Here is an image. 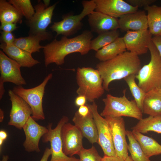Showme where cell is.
Returning a JSON list of instances; mask_svg holds the SVG:
<instances>
[{"label": "cell", "mask_w": 161, "mask_h": 161, "mask_svg": "<svg viewBox=\"0 0 161 161\" xmlns=\"http://www.w3.org/2000/svg\"><path fill=\"white\" fill-rule=\"evenodd\" d=\"M93 35L91 31H84L80 34L71 38L63 36L60 40L55 39L44 46L45 66L52 63L61 65L64 63L68 55L78 52L81 55L87 54L90 50V44Z\"/></svg>", "instance_id": "obj_1"}, {"label": "cell", "mask_w": 161, "mask_h": 161, "mask_svg": "<svg viewBox=\"0 0 161 161\" xmlns=\"http://www.w3.org/2000/svg\"><path fill=\"white\" fill-rule=\"evenodd\" d=\"M96 67L103 80L104 89L108 91L112 81L136 75L141 67V62L138 55L126 51L110 60L100 61Z\"/></svg>", "instance_id": "obj_2"}, {"label": "cell", "mask_w": 161, "mask_h": 161, "mask_svg": "<svg viewBox=\"0 0 161 161\" xmlns=\"http://www.w3.org/2000/svg\"><path fill=\"white\" fill-rule=\"evenodd\" d=\"M76 78L78 86L76 93L85 96L88 101L92 103L104 94L105 90L103 80L97 69L90 67H78Z\"/></svg>", "instance_id": "obj_3"}, {"label": "cell", "mask_w": 161, "mask_h": 161, "mask_svg": "<svg viewBox=\"0 0 161 161\" xmlns=\"http://www.w3.org/2000/svg\"><path fill=\"white\" fill-rule=\"evenodd\" d=\"M148 50L151 57L149 62L141 67L135 75L138 86L145 93L161 88V56L152 41Z\"/></svg>", "instance_id": "obj_4"}, {"label": "cell", "mask_w": 161, "mask_h": 161, "mask_svg": "<svg viewBox=\"0 0 161 161\" xmlns=\"http://www.w3.org/2000/svg\"><path fill=\"white\" fill-rule=\"evenodd\" d=\"M126 90L123 91L122 97H115L108 94L103 99L104 108L100 114L102 117H112L125 116L139 120L142 119L143 112L135 100H129L126 95Z\"/></svg>", "instance_id": "obj_5"}, {"label": "cell", "mask_w": 161, "mask_h": 161, "mask_svg": "<svg viewBox=\"0 0 161 161\" xmlns=\"http://www.w3.org/2000/svg\"><path fill=\"white\" fill-rule=\"evenodd\" d=\"M52 77V74H49L40 84L32 88L26 89L21 86H17L13 88V92L24 99L30 106L32 112L31 117L35 120L45 119L43 98L45 86Z\"/></svg>", "instance_id": "obj_6"}, {"label": "cell", "mask_w": 161, "mask_h": 161, "mask_svg": "<svg viewBox=\"0 0 161 161\" xmlns=\"http://www.w3.org/2000/svg\"><path fill=\"white\" fill-rule=\"evenodd\" d=\"M82 4L83 9L79 14H68L63 16L62 20L53 23L50 28L52 31L56 33V36L60 35L66 37L70 36L81 28L82 20L94 11L96 7L94 0H83Z\"/></svg>", "instance_id": "obj_7"}, {"label": "cell", "mask_w": 161, "mask_h": 161, "mask_svg": "<svg viewBox=\"0 0 161 161\" xmlns=\"http://www.w3.org/2000/svg\"><path fill=\"white\" fill-rule=\"evenodd\" d=\"M68 120L67 116H63L54 129L52 128V123H49L47 127L48 131L42 137L44 143H50L51 157L50 161H80L79 159L66 156L63 151L61 131L63 125Z\"/></svg>", "instance_id": "obj_8"}, {"label": "cell", "mask_w": 161, "mask_h": 161, "mask_svg": "<svg viewBox=\"0 0 161 161\" xmlns=\"http://www.w3.org/2000/svg\"><path fill=\"white\" fill-rule=\"evenodd\" d=\"M87 104L92 113L96 126L98 136L97 143L101 148L104 155L116 156L111 131L108 122L98 113L97 106L95 102L91 104Z\"/></svg>", "instance_id": "obj_9"}, {"label": "cell", "mask_w": 161, "mask_h": 161, "mask_svg": "<svg viewBox=\"0 0 161 161\" xmlns=\"http://www.w3.org/2000/svg\"><path fill=\"white\" fill-rule=\"evenodd\" d=\"M8 94L12 104L8 124L21 129L32 114V109L27 103L12 90H9Z\"/></svg>", "instance_id": "obj_10"}, {"label": "cell", "mask_w": 161, "mask_h": 161, "mask_svg": "<svg viewBox=\"0 0 161 161\" xmlns=\"http://www.w3.org/2000/svg\"><path fill=\"white\" fill-rule=\"evenodd\" d=\"M104 117L111 128L116 156L125 160L129 155L124 119L122 117L107 116Z\"/></svg>", "instance_id": "obj_11"}, {"label": "cell", "mask_w": 161, "mask_h": 161, "mask_svg": "<svg viewBox=\"0 0 161 161\" xmlns=\"http://www.w3.org/2000/svg\"><path fill=\"white\" fill-rule=\"evenodd\" d=\"M61 137L64 154L70 157L78 155L83 147V137L77 127L70 123H65L61 129Z\"/></svg>", "instance_id": "obj_12"}, {"label": "cell", "mask_w": 161, "mask_h": 161, "mask_svg": "<svg viewBox=\"0 0 161 161\" xmlns=\"http://www.w3.org/2000/svg\"><path fill=\"white\" fill-rule=\"evenodd\" d=\"M56 3L46 8L43 3L38 0L34 6L35 13L32 19L26 23L30 28L29 35L36 34L46 32V29L51 22Z\"/></svg>", "instance_id": "obj_13"}, {"label": "cell", "mask_w": 161, "mask_h": 161, "mask_svg": "<svg viewBox=\"0 0 161 161\" xmlns=\"http://www.w3.org/2000/svg\"><path fill=\"white\" fill-rule=\"evenodd\" d=\"M126 32L123 37L126 50L137 55L146 53L152 37L149 30Z\"/></svg>", "instance_id": "obj_14"}, {"label": "cell", "mask_w": 161, "mask_h": 161, "mask_svg": "<svg viewBox=\"0 0 161 161\" xmlns=\"http://www.w3.org/2000/svg\"><path fill=\"white\" fill-rule=\"evenodd\" d=\"M21 66L15 61L0 50V80L4 82H9L17 86L26 84L20 70Z\"/></svg>", "instance_id": "obj_15"}, {"label": "cell", "mask_w": 161, "mask_h": 161, "mask_svg": "<svg viewBox=\"0 0 161 161\" xmlns=\"http://www.w3.org/2000/svg\"><path fill=\"white\" fill-rule=\"evenodd\" d=\"M25 139L23 145L28 152L40 151L39 144L41 138L48 131L47 127L39 124L31 116L23 127Z\"/></svg>", "instance_id": "obj_16"}, {"label": "cell", "mask_w": 161, "mask_h": 161, "mask_svg": "<svg viewBox=\"0 0 161 161\" xmlns=\"http://www.w3.org/2000/svg\"><path fill=\"white\" fill-rule=\"evenodd\" d=\"M95 10L117 18L127 14L135 12L138 7L130 5L123 0H94Z\"/></svg>", "instance_id": "obj_17"}, {"label": "cell", "mask_w": 161, "mask_h": 161, "mask_svg": "<svg viewBox=\"0 0 161 161\" xmlns=\"http://www.w3.org/2000/svg\"><path fill=\"white\" fill-rule=\"evenodd\" d=\"M91 30L98 34L119 29L118 19L99 12L94 11L88 16Z\"/></svg>", "instance_id": "obj_18"}, {"label": "cell", "mask_w": 161, "mask_h": 161, "mask_svg": "<svg viewBox=\"0 0 161 161\" xmlns=\"http://www.w3.org/2000/svg\"><path fill=\"white\" fill-rule=\"evenodd\" d=\"M119 28L122 30L137 31L148 28L147 16L145 11L126 14L118 19Z\"/></svg>", "instance_id": "obj_19"}, {"label": "cell", "mask_w": 161, "mask_h": 161, "mask_svg": "<svg viewBox=\"0 0 161 161\" xmlns=\"http://www.w3.org/2000/svg\"><path fill=\"white\" fill-rule=\"evenodd\" d=\"M72 120L74 125L80 130L83 137L92 144L97 143L98 136L96 126L90 110L86 116H80L78 111L74 115Z\"/></svg>", "instance_id": "obj_20"}, {"label": "cell", "mask_w": 161, "mask_h": 161, "mask_svg": "<svg viewBox=\"0 0 161 161\" xmlns=\"http://www.w3.org/2000/svg\"><path fill=\"white\" fill-rule=\"evenodd\" d=\"M2 50L10 58L15 61L21 67L30 68L40 62L34 59L31 53L15 45L2 42L0 46Z\"/></svg>", "instance_id": "obj_21"}, {"label": "cell", "mask_w": 161, "mask_h": 161, "mask_svg": "<svg viewBox=\"0 0 161 161\" xmlns=\"http://www.w3.org/2000/svg\"><path fill=\"white\" fill-rule=\"evenodd\" d=\"M52 37L49 32L36 34L29 35L28 36L16 38L13 44L19 48L32 54L40 51L44 46L40 44L41 41L49 40Z\"/></svg>", "instance_id": "obj_22"}, {"label": "cell", "mask_w": 161, "mask_h": 161, "mask_svg": "<svg viewBox=\"0 0 161 161\" xmlns=\"http://www.w3.org/2000/svg\"><path fill=\"white\" fill-rule=\"evenodd\" d=\"M142 111L143 113L150 116L161 114V89H154L145 93Z\"/></svg>", "instance_id": "obj_23"}, {"label": "cell", "mask_w": 161, "mask_h": 161, "mask_svg": "<svg viewBox=\"0 0 161 161\" xmlns=\"http://www.w3.org/2000/svg\"><path fill=\"white\" fill-rule=\"evenodd\" d=\"M126 51L123 37H119L114 41L100 49L95 57L100 61L110 60Z\"/></svg>", "instance_id": "obj_24"}, {"label": "cell", "mask_w": 161, "mask_h": 161, "mask_svg": "<svg viewBox=\"0 0 161 161\" xmlns=\"http://www.w3.org/2000/svg\"><path fill=\"white\" fill-rule=\"evenodd\" d=\"M131 131L148 157L149 158L152 156L161 154V145L156 140L137 131L132 130Z\"/></svg>", "instance_id": "obj_25"}, {"label": "cell", "mask_w": 161, "mask_h": 161, "mask_svg": "<svg viewBox=\"0 0 161 161\" xmlns=\"http://www.w3.org/2000/svg\"><path fill=\"white\" fill-rule=\"evenodd\" d=\"M147 12L149 30L154 36L161 35V7L156 5L144 7Z\"/></svg>", "instance_id": "obj_26"}, {"label": "cell", "mask_w": 161, "mask_h": 161, "mask_svg": "<svg viewBox=\"0 0 161 161\" xmlns=\"http://www.w3.org/2000/svg\"><path fill=\"white\" fill-rule=\"evenodd\" d=\"M132 129L142 134L151 131L161 134V114L154 116H149L142 118Z\"/></svg>", "instance_id": "obj_27"}, {"label": "cell", "mask_w": 161, "mask_h": 161, "mask_svg": "<svg viewBox=\"0 0 161 161\" xmlns=\"http://www.w3.org/2000/svg\"><path fill=\"white\" fill-rule=\"evenodd\" d=\"M22 16L8 1L0 0V21L1 23L16 24L22 22Z\"/></svg>", "instance_id": "obj_28"}, {"label": "cell", "mask_w": 161, "mask_h": 161, "mask_svg": "<svg viewBox=\"0 0 161 161\" xmlns=\"http://www.w3.org/2000/svg\"><path fill=\"white\" fill-rule=\"evenodd\" d=\"M118 30H114L98 34L97 37L92 40L90 44V50L96 52L112 43L119 37Z\"/></svg>", "instance_id": "obj_29"}, {"label": "cell", "mask_w": 161, "mask_h": 161, "mask_svg": "<svg viewBox=\"0 0 161 161\" xmlns=\"http://www.w3.org/2000/svg\"><path fill=\"white\" fill-rule=\"evenodd\" d=\"M126 135L129 141L128 149L132 159L134 161H151L145 155L132 131H126Z\"/></svg>", "instance_id": "obj_30"}, {"label": "cell", "mask_w": 161, "mask_h": 161, "mask_svg": "<svg viewBox=\"0 0 161 161\" xmlns=\"http://www.w3.org/2000/svg\"><path fill=\"white\" fill-rule=\"evenodd\" d=\"M135 79V75H132L126 77L124 79L128 86L138 106L142 110L145 92L137 84Z\"/></svg>", "instance_id": "obj_31"}, {"label": "cell", "mask_w": 161, "mask_h": 161, "mask_svg": "<svg viewBox=\"0 0 161 161\" xmlns=\"http://www.w3.org/2000/svg\"><path fill=\"white\" fill-rule=\"evenodd\" d=\"M25 17L27 21H30L35 13V10L30 0H9L8 1Z\"/></svg>", "instance_id": "obj_32"}, {"label": "cell", "mask_w": 161, "mask_h": 161, "mask_svg": "<svg viewBox=\"0 0 161 161\" xmlns=\"http://www.w3.org/2000/svg\"><path fill=\"white\" fill-rule=\"evenodd\" d=\"M78 155L80 161H102V159L94 146L89 149L83 147Z\"/></svg>", "instance_id": "obj_33"}, {"label": "cell", "mask_w": 161, "mask_h": 161, "mask_svg": "<svg viewBox=\"0 0 161 161\" xmlns=\"http://www.w3.org/2000/svg\"><path fill=\"white\" fill-rule=\"evenodd\" d=\"M155 0H126V1L130 5L134 7H144L148 6L155 2Z\"/></svg>", "instance_id": "obj_34"}, {"label": "cell", "mask_w": 161, "mask_h": 161, "mask_svg": "<svg viewBox=\"0 0 161 161\" xmlns=\"http://www.w3.org/2000/svg\"><path fill=\"white\" fill-rule=\"evenodd\" d=\"M1 33V38L2 41V42L7 44H13L16 38L12 32L2 31Z\"/></svg>", "instance_id": "obj_35"}, {"label": "cell", "mask_w": 161, "mask_h": 161, "mask_svg": "<svg viewBox=\"0 0 161 161\" xmlns=\"http://www.w3.org/2000/svg\"><path fill=\"white\" fill-rule=\"evenodd\" d=\"M17 28L16 24L10 23H1L0 26V30L6 32H12Z\"/></svg>", "instance_id": "obj_36"}, {"label": "cell", "mask_w": 161, "mask_h": 161, "mask_svg": "<svg viewBox=\"0 0 161 161\" xmlns=\"http://www.w3.org/2000/svg\"><path fill=\"white\" fill-rule=\"evenodd\" d=\"M151 40L161 56V35L154 36Z\"/></svg>", "instance_id": "obj_37"}, {"label": "cell", "mask_w": 161, "mask_h": 161, "mask_svg": "<svg viewBox=\"0 0 161 161\" xmlns=\"http://www.w3.org/2000/svg\"><path fill=\"white\" fill-rule=\"evenodd\" d=\"M90 109L87 104L79 107L77 111L79 114L82 117H85L89 114Z\"/></svg>", "instance_id": "obj_38"}, {"label": "cell", "mask_w": 161, "mask_h": 161, "mask_svg": "<svg viewBox=\"0 0 161 161\" xmlns=\"http://www.w3.org/2000/svg\"><path fill=\"white\" fill-rule=\"evenodd\" d=\"M87 100L86 97L83 95H78L75 101V105L78 107L84 105L86 104Z\"/></svg>", "instance_id": "obj_39"}, {"label": "cell", "mask_w": 161, "mask_h": 161, "mask_svg": "<svg viewBox=\"0 0 161 161\" xmlns=\"http://www.w3.org/2000/svg\"><path fill=\"white\" fill-rule=\"evenodd\" d=\"M102 161H125V160L117 156L109 157L104 155L102 157Z\"/></svg>", "instance_id": "obj_40"}, {"label": "cell", "mask_w": 161, "mask_h": 161, "mask_svg": "<svg viewBox=\"0 0 161 161\" xmlns=\"http://www.w3.org/2000/svg\"><path fill=\"white\" fill-rule=\"evenodd\" d=\"M51 155V151L50 148H46L40 161H48V158Z\"/></svg>", "instance_id": "obj_41"}, {"label": "cell", "mask_w": 161, "mask_h": 161, "mask_svg": "<svg viewBox=\"0 0 161 161\" xmlns=\"http://www.w3.org/2000/svg\"><path fill=\"white\" fill-rule=\"evenodd\" d=\"M7 132L4 130H1L0 131V150L2 144L4 140L7 138Z\"/></svg>", "instance_id": "obj_42"}, {"label": "cell", "mask_w": 161, "mask_h": 161, "mask_svg": "<svg viewBox=\"0 0 161 161\" xmlns=\"http://www.w3.org/2000/svg\"><path fill=\"white\" fill-rule=\"evenodd\" d=\"M4 83L3 81L0 80V99L1 100L5 92Z\"/></svg>", "instance_id": "obj_43"}, {"label": "cell", "mask_w": 161, "mask_h": 161, "mask_svg": "<svg viewBox=\"0 0 161 161\" xmlns=\"http://www.w3.org/2000/svg\"><path fill=\"white\" fill-rule=\"evenodd\" d=\"M4 118V112L3 110L0 109V122H2Z\"/></svg>", "instance_id": "obj_44"}, {"label": "cell", "mask_w": 161, "mask_h": 161, "mask_svg": "<svg viewBox=\"0 0 161 161\" xmlns=\"http://www.w3.org/2000/svg\"><path fill=\"white\" fill-rule=\"evenodd\" d=\"M43 3L44 4L45 7L46 8H47L48 7V6L49 5L50 2V0H44Z\"/></svg>", "instance_id": "obj_45"}, {"label": "cell", "mask_w": 161, "mask_h": 161, "mask_svg": "<svg viewBox=\"0 0 161 161\" xmlns=\"http://www.w3.org/2000/svg\"><path fill=\"white\" fill-rule=\"evenodd\" d=\"M9 157L7 155H3L0 161H9Z\"/></svg>", "instance_id": "obj_46"}, {"label": "cell", "mask_w": 161, "mask_h": 161, "mask_svg": "<svg viewBox=\"0 0 161 161\" xmlns=\"http://www.w3.org/2000/svg\"><path fill=\"white\" fill-rule=\"evenodd\" d=\"M125 161H134L131 158L130 156H128L125 160Z\"/></svg>", "instance_id": "obj_47"}, {"label": "cell", "mask_w": 161, "mask_h": 161, "mask_svg": "<svg viewBox=\"0 0 161 161\" xmlns=\"http://www.w3.org/2000/svg\"></svg>", "instance_id": "obj_48"}]
</instances>
